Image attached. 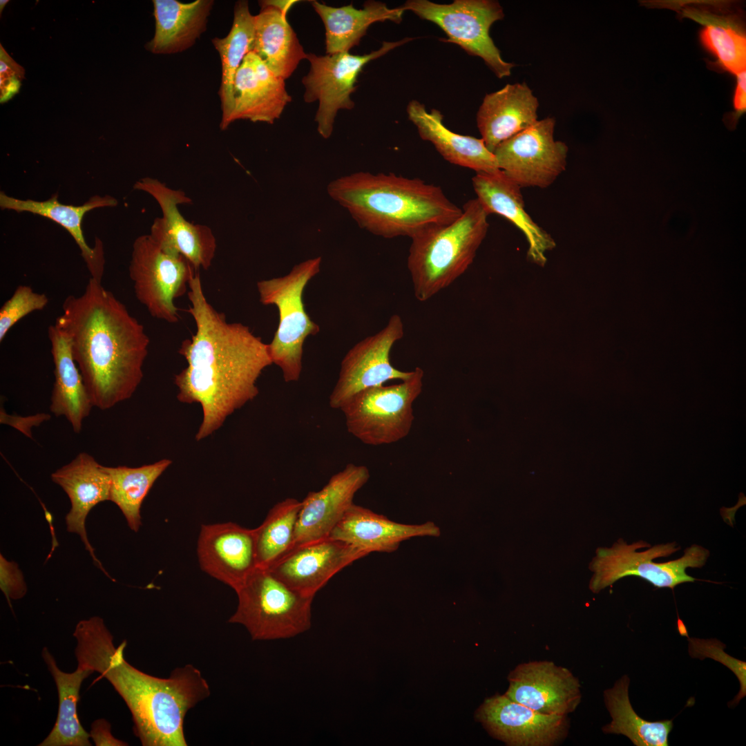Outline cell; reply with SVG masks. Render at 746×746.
<instances>
[{
  "instance_id": "6da1fadb",
  "label": "cell",
  "mask_w": 746,
  "mask_h": 746,
  "mask_svg": "<svg viewBox=\"0 0 746 746\" xmlns=\"http://www.w3.org/2000/svg\"><path fill=\"white\" fill-rule=\"evenodd\" d=\"M187 296L195 332L180 346L187 366L174 376V383L179 401L201 405L202 420L195 435L200 441L258 394L256 381L273 362L268 344L248 326L228 323L209 303L199 271L189 281Z\"/></svg>"
},
{
  "instance_id": "7a4b0ae2",
  "label": "cell",
  "mask_w": 746,
  "mask_h": 746,
  "mask_svg": "<svg viewBox=\"0 0 746 746\" xmlns=\"http://www.w3.org/2000/svg\"><path fill=\"white\" fill-rule=\"evenodd\" d=\"M55 325L69 339L93 406L108 410L132 396L144 376L150 340L102 282L90 278L81 295L67 296Z\"/></svg>"
},
{
  "instance_id": "3957f363",
  "label": "cell",
  "mask_w": 746,
  "mask_h": 746,
  "mask_svg": "<svg viewBox=\"0 0 746 746\" xmlns=\"http://www.w3.org/2000/svg\"><path fill=\"white\" fill-rule=\"evenodd\" d=\"M73 635L78 665L97 671L113 685L128 707L134 732L144 746H186L184 721L187 711L210 694L209 686L194 666L178 667L169 678L145 673L124 656L102 618L79 621Z\"/></svg>"
},
{
  "instance_id": "277c9868",
  "label": "cell",
  "mask_w": 746,
  "mask_h": 746,
  "mask_svg": "<svg viewBox=\"0 0 746 746\" xmlns=\"http://www.w3.org/2000/svg\"><path fill=\"white\" fill-rule=\"evenodd\" d=\"M327 191L361 228L385 238H412L462 213L440 186L392 173L343 175L331 181Z\"/></svg>"
},
{
  "instance_id": "5b68a950",
  "label": "cell",
  "mask_w": 746,
  "mask_h": 746,
  "mask_svg": "<svg viewBox=\"0 0 746 746\" xmlns=\"http://www.w3.org/2000/svg\"><path fill=\"white\" fill-rule=\"evenodd\" d=\"M488 216L478 200L472 199L454 222L429 227L411 238L407 266L419 301L429 300L468 269L487 234Z\"/></svg>"
},
{
  "instance_id": "8992f818",
  "label": "cell",
  "mask_w": 746,
  "mask_h": 746,
  "mask_svg": "<svg viewBox=\"0 0 746 746\" xmlns=\"http://www.w3.org/2000/svg\"><path fill=\"white\" fill-rule=\"evenodd\" d=\"M235 591L238 603L229 622L245 627L254 640L291 638L311 627L314 596L290 588L267 568L257 567Z\"/></svg>"
},
{
  "instance_id": "52a82bcc",
  "label": "cell",
  "mask_w": 746,
  "mask_h": 746,
  "mask_svg": "<svg viewBox=\"0 0 746 746\" xmlns=\"http://www.w3.org/2000/svg\"><path fill=\"white\" fill-rule=\"evenodd\" d=\"M680 548L676 542L651 546L640 540L631 544L622 539L611 548H599L590 564L593 572L589 588L595 593L627 576L646 580L658 588L673 589L676 586L696 580L686 573L688 568L702 567L709 556L707 548L693 544L681 557L667 562L653 560L667 557Z\"/></svg>"
},
{
  "instance_id": "ba28073f",
  "label": "cell",
  "mask_w": 746,
  "mask_h": 746,
  "mask_svg": "<svg viewBox=\"0 0 746 746\" xmlns=\"http://www.w3.org/2000/svg\"><path fill=\"white\" fill-rule=\"evenodd\" d=\"M321 260L320 256L308 259L296 265L286 276L257 283L260 303L276 305L279 312L278 328L268 345L272 362L282 370L287 383L298 381L305 340L320 330L305 309L303 294L308 282L319 272Z\"/></svg>"
},
{
  "instance_id": "9c48e42d",
  "label": "cell",
  "mask_w": 746,
  "mask_h": 746,
  "mask_svg": "<svg viewBox=\"0 0 746 746\" xmlns=\"http://www.w3.org/2000/svg\"><path fill=\"white\" fill-rule=\"evenodd\" d=\"M423 370L417 367L401 383L370 388L354 395L340 409L346 428L362 443L381 446L408 435L414 419L412 404L423 389Z\"/></svg>"
},
{
  "instance_id": "30bf717a",
  "label": "cell",
  "mask_w": 746,
  "mask_h": 746,
  "mask_svg": "<svg viewBox=\"0 0 746 746\" xmlns=\"http://www.w3.org/2000/svg\"><path fill=\"white\" fill-rule=\"evenodd\" d=\"M430 21L470 55L481 57L499 78L510 76L515 65L504 61L490 36L491 26L504 18L503 8L493 0H455L441 4L428 0H409L402 6Z\"/></svg>"
},
{
  "instance_id": "8fae6325",
  "label": "cell",
  "mask_w": 746,
  "mask_h": 746,
  "mask_svg": "<svg viewBox=\"0 0 746 746\" xmlns=\"http://www.w3.org/2000/svg\"><path fill=\"white\" fill-rule=\"evenodd\" d=\"M128 271L136 298L153 317L180 321L175 300L188 291L198 272L184 256L164 249L149 234L140 236L133 245Z\"/></svg>"
},
{
  "instance_id": "7c38bea8",
  "label": "cell",
  "mask_w": 746,
  "mask_h": 746,
  "mask_svg": "<svg viewBox=\"0 0 746 746\" xmlns=\"http://www.w3.org/2000/svg\"><path fill=\"white\" fill-rule=\"evenodd\" d=\"M412 39L383 41L379 49L363 55L349 52L325 56L307 55L310 69L302 80L305 88L304 99L307 103L318 102L315 122L323 138L331 136L338 111L354 108L350 95L355 90V82L364 66Z\"/></svg>"
},
{
  "instance_id": "4fadbf2b",
  "label": "cell",
  "mask_w": 746,
  "mask_h": 746,
  "mask_svg": "<svg viewBox=\"0 0 746 746\" xmlns=\"http://www.w3.org/2000/svg\"><path fill=\"white\" fill-rule=\"evenodd\" d=\"M555 119L546 117L500 143L498 169L521 188L550 186L565 171L567 145L554 139Z\"/></svg>"
},
{
  "instance_id": "5bb4252c",
  "label": "cell",
  "mask_w": 746,
  "mask_h": 746,
  "mask_svg": "<svg viewBox=\"0 0 746 746\" xmlns=\"http://www.w3.org/2000/svg\"><path fill=\"white\" fill-rule=\"evenodd\" d=\"M133 187L151 195L162 210V217L151 225V238L164 249L184 256L196 271L207 270L216 251L213 233L207 225L187 221L178 209V205L191 204L192 200L183 191L151 178L137 181Z\"/></svg>"
},
{
  "instance_id": "9a60e30c",
  "label": "cell",
  "mask_w": 746,
  "mask_h": 746,
  "mask_svg": "<svg viewBox=\"0 0 746 746\" xmlns=\"http://www.w3.org/2000/svg\"><path fill=\"white\" fill-rule=\"evenodd\" d=\"M404 325L401 316L392 315L386 326L376 334L356 343L341 362L338 381L329 396L333 409L341 407L364 390L383 385L390 380L404 381L412 374L394 367L390 361L394 344L403 338Z\"/></svg>"
},
{
  "instance_id": "2e32d148",
  "label": "cell",
  "mask_w": 746,
  "mask_h": 746,
  "mask_svg": "<svg viewBox=\"0 0 746 746\" xmlns=\"http://www.w3.org/2000/svg\"><path fill=\"white\" fill-rule=\"evenodd\" d=\"M494 738L510 746H551L566 737V716L545 714L505 694L486 698L475 716Z\"/></svg>"
},
{
  "instance_id": "e0dca14e",
  "label": "cell",
  "mask_w": 746,
  "mask_h": 746,
  "mask_svg": "<svg viewBox=\"0 0 746 746\" xmlns=\"http://www.w3.org/2000/svg\"><path fill=\"white\" fill-rule=\"evenodd\" d=\"M367 555L349 543L327 537L294 546L267 569L290 588L315 596L335 574Z\"/></svg>"
},
{
  "instance_id": "ac0fdd59",
  "label": "cell",
  "mask_w": 746,
  "mask_h": 746,
  "mask_svg": "<svg viewBox=\"0 0 746 746\" xmlns=\"http://www.w3.org/2000/svg\"><path fill=\"white\" fill-rule=\"evenodd\" d=\"M504 694L535 711L567 716L582 698L578 679L568 669L551 661H533L517 666L508 675Z\"/></svg>"
},
{
  "instance_id": "d6986e66",
  "label": "cell",
  "mask_w": 746,
  "mask_h": 746,
  "mask_svg": "<svg viewBox=\"0 0 746 746\" xmlns=\"http://www.w3.org/2000/svg\"><path fill=\"white\" fill-rule=\"evenodd\" d=\"M197 555L204 572L236 591L258 567L254 529L231 522L203 524Z\"/></svg>"
},
{
  "instance_id": "ffe728a7",
  "label": "cell",
  "mask_w": 746,
  "mask_h": 746,
  "mask_svg": "<svg viewBox=\"0 0 746 746\" xmlns=\"http://www.w3.org/2000/svg\"><path fill=\"white\" fill-rule=\"evenodd\" d=\"M370 477L366 466L348 463L320 490L308 492L301 501L294 546L328 537Z\"/></svg>"
},
{
  "instance_id": "44dd1931",
  "label": "cell",
  "mask_w": 746,
  "mask_h": 746,
  "mask_svg": "<svg viewBox=\"0 0 746 746\" xmlns=\"http://www.w3.org/2000/svg\"><path fill=\"white\" fill-rule=\"evenodd\" d=\"M51 479L64 490L70 501L65 517L67 530L80 537L96 566L111 578L95 556L86 529V519L91 509L102 501H109L110 478L105 466L90 455L81 452L53 472Z\"/></svg>"
},
{
  "instance_id": "7402d4cb",
  "label": "cell",
  "mask_w": 746,
  "mask_h": 746,
  "mask_svg": "<svg viewBox=\"0 0 746 746\" xmlns=\"http://www.w3.org/2000/svg\"><path fill=\"white\" fill-rule=\"evenodd\" d=\"M291 101L285 80L250 52L235 76L229 124L238 119L273 124Z\"/></svg>"
},
{
  "instance_id": "603a6c76",
  "label": "cell",
  "mask_w": 746,
  "mask_h": 746,
  "mask_svg": "<svg viewBox=\"0 0 746 746\" xmlns=\"http://www.w3.org/2000/svg\"><path fill=\"white\" fill-rule=\"evenodd\" d=\"M441 535L433 522L421 524L398 523L367 508L353 504L334 526L328 537L349 543L368 555L392 553L413 537Z\"/></svg>"
},
{
  "instance_id": "cb8c5ba5",
  "label": "cell",
  "mask_w": 746,
  "mask_h": 746,
  "mask_svg": "<svg viewBox=\"0 0 746 746\" xmlns=\"http://www.w3.org/2000/svg\"><path fill=\"white\" fill-rule=\"evenodd\" d=\"M472 183L476 198L486 213L503 216L522 231L529 244L528 258L544 265L546 260L545 252L555 247V243L525 211L522 188L501 170L476 173Z\"/></svg>"
},
{
  "instance_id": "d4e9b609",
  "label": "cell",
  "mask_w": 746,
  "mask_h": 746,
  "mask_svg": "<svg viewBox=\"0 0 746 746\" xmlns=\"http://www.w3.org/2000/svg\"><path fill=\"white\" fill-rule=\"evenodd\" d=\"M118 204L111 195H94L81 205L65 204L59 202L58 194H53L46 200L19 199L0 192V207L17 213L28 212L45 217L64 227L77 243L86 263L90 278L102 282L104 271V253L102 242L96 238L90 247L86 242L83 231L84 215L95 209L113 207Z\"/></svg>"
},
{
  "instance_id": "484cf974",
  "label": "cell",
  "mask_w": 746,
  "mask_h": 746,
  "mask_svg": "<svg viewBox=\"0 0 746 746\" xmlns=\"http://www.w3.org/2000/svg\"><path fill=\"white\" fill-rule=\"evenodd\" d=\"M537 98L526 83L506 84L487 94L477 113V125L486 148L493 153L502 142L537 122Z\"/></svg>"
},
{
  "instance_id": "4316f807",
  "label": "cell",
  "mask_w": 746,
  "mask_h": 746,
  "mask_svg": "<svg viewBox=\"0 0 746 746\" xmlns=\"http://www.w3.org/2000/svg\"><path fill=\"white\" fill-rule=\"evenodd\" d=\"M294 1H262L254 16L253 51L276 76L285 80L307 53L289 23L287 13Z\"/></svg>"
},
{
  "instance_id": "83f0119b",
  "label": "cell",
  "mask_w": 746,
  "mask_h": 746,
  "mask_svg": "<svg viewBox=\"0 0 746 746\" xmlns=\"http://www.w3.org/2000/svg\"><path fill=\"white\" fill-rule=\"evenodd\" d=\"M408 119L415 125L421 139L431 142L441 155L451 164L476 173L499 171L495 155L483 140L456 133L443 123V115L437 109L428 112L424 105L412 100L407 106Z\"/></svg>"
},
{
  "instance_id": "f1b7e54d",
  "label": "cell",
  "mask_w": 746,
  "mask_h": 746,
  "mask_svg": "<svg viewBox=\"0 0 746 746\" xmlns=\"http://www.w3.org/2000/svg\"><path fill=\"white\" fill-rule=\"evenodd\" d=\"M48 335L55 367L50 410L56 417H64L73 431L79 433L83 421L93 405L73 358L68 336L56 325L49 326Z\"/></svg>"
},
{
  "instance_id": "f546056e",
  "label": "cell",
  "mask_w": 746,
  "mask_h": 746,
  "mask_svg": "<svg viewBox=\"0 0 746 746\" xmlns=\"http://www.w3.org/2000/svg\"><path fill=\"white\" fill-rule=\"evenodd\" d=\"M155 32L146 44L154 54H173L193 45L206 30L212 0L182 3L176 0H153Z\"/></svg>"
},
{
  "instance_id": "4dcf8cb0",
  "label": "cell",
  "mask_w": 746,
  "mask_h": 746,
  "mask_svg": "<svg viewBox=\"0 0 746 746\" xmlns=\"http://www.w3.org/2000/svg\"><path fill=\"white\" fill-rule=\"evenodd\" d=\"M312 5L324 23L327 55L349 52L359 44L371 24L387 20L400 23L405 12L402 7L390 8L375 1H366L361 9L352 3L332 7L313 1Z\"/></svg>"
},
{
  "instance_id": "1f68e13d",
  "label": "cell",
  "mask_w": 746,
  "mask_h": 746,
  "mask_svg": "<svg viewBox=\"0 0 746 746\" xmlns=\"http://www.w3.org/2000/svg\"><path fill=\"white\" fill-rule=\"evenodd\" d=\"M41 656L52 674L58 692L59 707L56 723L40 746H90V734L85 731L77 716V705L80 687L85 678L94 672L80 665L71 673L57 667L52 655L46 647Z\"/></svg>"
},
{
  "instance_id": "d6a6232c",
  "label": "cell",
  "mask_w": 746,
  "mask_h": 746,
  "mask_svg": "<svg viewBox=\"0 0 746 746\" xmlns=\"http://www.w3.org/2000/svg\"><path fill=\"white\" fill-rule=\"evenodd\" d=\"M254 16L249 11L248 1H238L235 4L232 27L224 38L212 39L218 52L222 64V79L218 95L221 101V130L230 125L233 109L234 79L245 57L253 51L254 42Z\"/></svg>"
},
{
  "instance_id": "836d02e7",
  "label": "cell",
  "mask_w": 746,
  "mask_h": 746,
  "mask_svg": "<svg viewBox=\"0 0 746 746\" xmlns=\"http://www.w3.org/2000/svg\"><path fill=\"white\" fill-rule=\"evenodd\" d=\"M629 678L624 676L604 691L605 705L612 718L602 727L606 734H622L636 746H667L673 727L671 720L649 722L640 718L629 698Z\"/></svg>"
},
{
  "instance_id": "e575fe53",
  "label": "cell",
  "mask_w": 746,
  "mask_h": 746,
  "mask_svg": "<svg viewBox=\"0 0 746 746\" xmlns=\"http://www.w3.org/2000/svg\"><path fill=\"white\" fill-rule=\"evenodd\" d=\"M171 463L169 459H162L136 468L105 466L110 478L109 501L120 509L133 531L138 532L142 526L140 510L144 499Z\"/></svg>"
},
{
  "instance_id": "d590c367",
  "label": "cell",
  "mask_w": 746,
  "mask_h": 746,
  "mask_svg": "<svg viewBox=\"0 0 746 746\" xmlns=\"http://www.w3.org/2000/svg\"><path fill=\"white\" fill-rule=\"evenodd\" d=\"M302 502L286 498L275 504L254 529L258 567L267 568L294 546Z\"/></svg>"
},
{
  "instance_id": "8d00e7d4",
  "label": "cell",
  "mask_w": 746,
  "mask_h": 746,
  "mask_svg": "<svg viewBox=\"0 0 746 746\" xmlns=\"http://www.w3.org/2000/svg\"><path fill=\"white\" fill-rule=\"evenodd\" d=\"M701 39L728 70L737 75L745 70V37L731 28L708 26L702 31Z\"/></svg>"
},
{
  "instance_id": "74e56055",
  "label": "cell",
  "mask_w": 746,
  "mask_h": 746,
  "mask_svg": "<svg viewBox=\"0 0 746 746\" xmlns=\"http://www.w3.org/2000/svg\"><path fill=\"white\" fill-rule=\"evenodd\" d=\"M44 294L37 293L28 285H19L0 309V342L10 329L30 313L44 309L48 304Z\"/></svg>"
},
{
  "instance_id": "f35d334b",
  "label": "cell",
  "mask_w": 746,
  "mask_h": 746,
  "mask_svg": "<svg viewBox=\"0 0 746 746\" xmlns=\"http://www.w3.org/2000/svg\"><path fill=\"white\" fill-rule=\"evenodd\" d=\"M689 653L692 658L701 660L710 658L731 669L738 678L740 689L729 705H738L746 694V662L737 660L724 652L725 645L716 639L688 638Z\"/></svg>"
},
{
  "instance_id": "ab89813d",
  "label": "cell",
  "mask_w": 746,
  "mask_h": 746,
  "mask_svg": "<svg viewBox=\"0 0 746 746\" xmlns=\"http://www.w3.org/2000/svg\"><path fill=\"white\" fill-rule=\"evenodd\" d=\"M25 77L24 68L18 64L0 44V102L5 103L16 95Z\"/></svg>"
},
{
  "instance_id": "60d3db41",
  "label": "cell",
  "mask_w": 746,
  "mask_h": 746,
  "mask_svg": "<svg viewBox=\"0 0 746 746\" xmlns=\"http://www.w3.org/2000/svg\"><path fill=\"white\" fill-rule=\"evenodd\" d=\"M0 589L10 607L11 600L21 599L27 592L24 577L18 564L6 560L2 554L0 555Z\"/></svg>"
},
{
  "instance_id": "b9f144b4",
  "label": "cell",
  "mask_w": 746,
  "mask_h": 746,
  "mask_svg": "<svg viewBox=\"0 0 746 746\" xmlns=\"http://www.w3.org/2000/svg\"><path fill=\"white\" fill-rule=\"evenodd\" d=\"M50 416L46 414H37L33 416L29 417H20L17 415H7L2 408L1 410V423H8L12 427L16 428L20 432L28 437H32L31 428L33 426H38L44 421L48 420Z\"/></svg>"
},
{
  "instance_id": "7bdbcfd3",
  "label": "cell",
  "mask_w": 746,
  "mask_h": 746,
  "mask_svg": "<svg viewBox=\"0 0 746 746\" xmlns=\"http://www.w3.org/2000/svg\"><path fill=\"white\" fill-rule=\"evenodd\" d=\"M90 737L92 738L95 745L97 746L127 745L126 743L115 738L111 734V725L109 723L104 719L97 720L92 724Z\"/></svg>"
},
{
  "instance_id": "ee69618b",
  "label": "cell",
  "mask_w": 746,
  "mask_h": 746,
  "mask_svg": "<svg viewBox=\"0 0 746 746\" xmlns=\"http://www.w3.org/2000/svg\"><path fill=\"white\" fill-rule=\"evenodd\" d=\"M738 80L736 87V90L734 96V106L738 111H743L746 106L745 101V70L738 74Z\"/></svg>"
},
{
  "instance_id": "f6af8a7d",
  "label": "cell",
  "mask_w": 746,
  "mask_h": 746,
  "mask_svg": "<svg viewBox=\"0 0 746 746\" xmlns=\"http://www.w3.org/2000/svg\"><path fill=\"white\" fill-rule=\"evenodd\" d=\"M678 629L681 635L688 637L687 629L683 622L680 619H678Z\"/></svg>"
},
{
  "instance_id": "bcb514c9",
  "label": "cell",
  "mask_w": 746,
  "mask_h": 746,
  "mask_svg": "<svg viewBox=\"0 0 746 746\" xmlns=\"http://www.w3.org/2000/svg\"><path fill=\"white\" fill-rule=\"evenodd\" d=\"M8 2H9V1H8V0H1V1H0V13H1V12H2L3 10L4 7H5V6H6V4H7V3H8Z\"/></svg>"
}]
</instances>
